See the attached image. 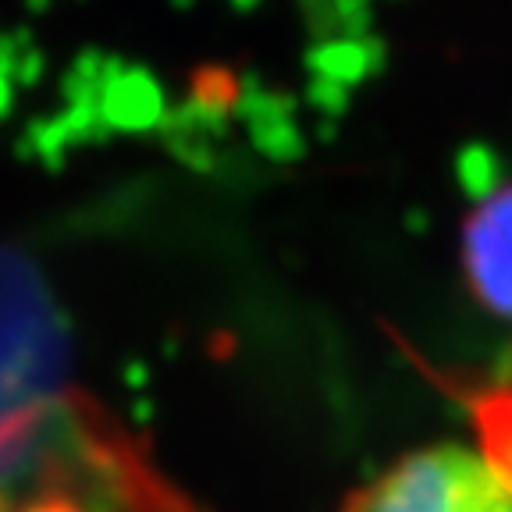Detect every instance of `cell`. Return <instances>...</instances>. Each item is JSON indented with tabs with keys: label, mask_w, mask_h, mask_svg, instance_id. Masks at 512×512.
<instances>
[{
	"label": "cell",
	"mask_w": 512,
	"mask_h": 512,
	"mask_svg": "<svg viewBox=\"0 0 512 512\" xmlns=\"http://www.w3.org/2000/svg\"><path fill=\"white\" fill-rule=\"evenodd\" d=\"M136 512H200L196 505H189L185 498L171 495V491H160V488H150L143 495V505Z\"/></svg>",
	"instance_id": "cell-3"
},
{
	"label": "cell",
	"mask_w": 512,
	"mask_h": 512,
	"mask_svg": "<svg viewBox=\"0 0 512 512\" xmlns=\"http://www.w3.org/2000/svg\"><path fill=\"white\" fill-rule=\"evenodd\" d=\"M463 274L484 310L512 320V185L466 217Z\"/></svg>",
	"instance_id": "cell-2"
},
{
	"label": "cell",
	"mask_w": 512,
	"mask_h": 512,
	"mask_svg": "<svg viewBox=\"0 0 512 512\" xmlns=\"http://www.w3.org/2000/svg\"><path fill=\"white\" fill-rule=\"evenodd\" d=\"M342 512H512V384L470 402V434L406 452Z\"/></svg>",
	"instance_id": "cell-1"
}]
</instances>
